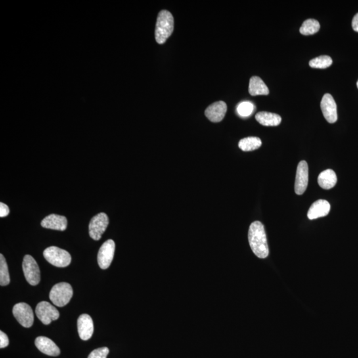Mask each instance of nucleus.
Returning a JSON list of instances; mask_svg holds the SVG:
<instances>
[{"instance_id":"f257e3e1","label":"nucleus","mask_w":358,"mask_h":358,"mask_svg":"<svg viewBox=\"0 0 358 358\" xmlns=\"http://www.w3.org/2000/svg\"><path fill=\"white\" fill-rule=\"evenodd\" d=\"M248 240L251 249L259 258L265 259L269 255L267 237L264 226L260 222L255 221L250 225Z\"/></svg>"},{"instance_id":"f03ea898","label":"nucleus","mask_w":358,"mask_h":358,"mask_svg":"<svg viewBox=\"0 0 358 358\" xmlns=\"http://www.w3.org/2000/svg\"><path fill=\"white\" fill-rule=\"evenodd\" d=\"M174 30V18L173 15L167 10L159 12L157 19L156 40L157 43L162 45L172 35Z\"/></svg>"},{"instance_id":"7ed1b4c3","label":"nucleus","mask_w":358,"mask_h":358,"mask_svg":"<svg viewBox=\"0 0 358 358\" xmlns=\"http://www.w3.org/2000/svg\"><path fill=\"white\" fill-rule=\"evenodd\" d=\"M72 286L68 282H59L53 287L50 292L49 299L56 307H62L68 304L72 299Z\"/></svg>"},{"instance_id":"20e7f679","label":"nucleus","mask_w":358,"mask_h":358,"mask_svg":"<svg viewBox=\"0 0 358 358\" xmlns=\"http://www.w3.org/2000/svg\"><path fill=\"white\" fill-rule=\"evenodd\" d=\"M43 255L48 262L57 267H67L71 262L70 253L58 247L51 246L45 249Z\"/></svg>"},{"instance_id":"39448f33","label":"nucleus","mask_w":358,"mask_h":358,"mask_svg":"<svg viewBox=\"0 0 358 358\" xmlns=\"http://www.w3.org/2000/svg\"><path fill=\"white\" fill-rule=\"evenodd\" d=\"M23 271L27 281L31 285L38 284L41 280V273L37 261L30 255H26L23 261Z\"/></svg>"},{"instance_id":"423d86ee","label":"nucleus","mask_w":358,"mask_h":358,"mask_svg":"<svg viewBox=\"0 0 358 358\" xmlns=\"http://www.w3.org/2000/svg\"><path fill=\"white\" fill-rule=\"evenodd\" d=\"M35 314L42 323L48 325L59 317V312L47 301H42L37 305Z\"/></svg>"},{"instance_id":"0eeeda50","label":"nucleus","mask_w":358,"mask_h":358,"mask_svg":"<svg viewBox=\"0 0 358 358\" xmlns=\"http://www.w3.org/2000/svg\"><path fill=\"white\" fill-rule=\"evenodd\" d=\"M13 315L19 323L25 328H30L34 322L32 309L25 303H18L13 308Z\"/></svg>"},{"instance_id":"6e6552de","label":"nucleus","mask_w":358,"mask_h":358,"mask_svg":"<svg viewBox=\"0 0 358 358\" xmlns=\"http://www.w3.org/2000/svg\"><path fill=\"white\" fill-rule=\"evenodd\" d=\"M109 225V219L106 213H98L91 219L89 224V235L94 240H99L106 231Z\"/></svg>"},{"instance_id":"1a4fd4ad","label":"nucleus","mask_w":358,"mask_h":358,"mask_svg":"<svg viewBox=\"0 0 358 358\" xmlns=\"http://www.w3.org/2000/svg\"><path fill=\"white\" fill-rule=\"evenodd\" d=\"M116 245L112 240H107L100 247L98 253V263L102 269H108L114 259Z\"/></svg>"},{"instance_id":"9d476101","label":"nucleus","mask_w":358,"mask_h":358,"mask_svg":"<svg viewBox=\"0 0 358 358\" xmlns=\"http://www.w3.org/2000/svg\"><path fill=\"white\" fill-rule=\"evenodd\" d=\"M309 183V167L305 161H301L297 167L295 179V191L298 195H302L307 189Z\"/></svg>"},{"instance_id":"9b49d317","label":"nucleus","mask_w":358,"mask_h":358,"mask_svg":"<svg viewBox=\"0 0 358 358\" xmlns=\"http://www.w3.org/2000/svg\"><path fill=\"white\" fill-rule=\"evenodd\" d=\"M320 107L326 121L330 123L336 122L338 119L337 105L331 94H324L320 103Z\"/></svg>"},{"instance_id":"f8f14e48","label":"nucleus","mask_w":358,"mask_h":358,"mask_svg":"<svg viewBox=\"0 0 358 358\" xmlns=\"http://www.w3.org/2000/svg\"><path fill=\"white\" fill-rule=\"evenodd\" d=\"M227 112V105L225 102H214L209 106L205 110V116L213 123L220 122L225 118Z\"/></svg>"},{"instance_id":"ddd939ff","label":"nucleus","mask_w":358,"mask_h":358,"mask_svg":"<svg viewBox=\"0 0 358 358\" xmlns=\"http://www.w3.org/2000/svg\"><path fill=\"white\" fill-rule=\"evenodd\" d=\"M78 332L80 338L83 340H88L93 336L94 332L93 320L91 316L83 314L80 316L78 321Z\"/></svg>"},{"instance_id":"4468645a","label":"nucleus","mask_w":358,"mask_h":358,"mask_svg":"<svg viewBox=\"0 0 358 358\" xmlns=\"http://www.w3.org/2000/svg\"><path fill=\"white\" fill-rule=\"evenodd\" d=\"M35 345L42 353L51 356H58L60 355L59 347L51 339L45 336L37 337L35 341Z\"/></svg>"},{"instance_id":"2eb2a0df","label":"nucleus","mask_w":358,"mask_h":358,"mask_svg":"<svg viewBox=\"0 0 358 358\" xmlns=\"http://www.w3.org/2000/svg\"><path fill=\"white\" fill-rule=\"evenodd\" d=\"M42 227L47 229L64 231L67 228V219L63 216L50 214L42 221Z\"/></svg>"},{"instance_id":"dca6fc26","label":"nucleus","mask_w":358,"mask_h":358,"mask_svg":"<svg viewBox=\"0 0 358 358\" xmlns=\"http://www.w3.org/2000/svg\"><path fill=\"white\" fill-rule=\"evenodd\" d=\"M330 203L325 200H318L314 202L309 208L307 217L310 220H315L324 217L329 213Z\"/></svg>"},{"instance_id":"f3484780","label":"nucleus","mask_w":358,"mask_h":358,"mask_svg":"<svg viewBox=\"0 0 358 358\" xmlns=\"http://www.w3.org/2000/svg\"><path fill=\"white\" fill-rule=\"evenodd\" d=\"M318 185L323 189L329 190L334 187L337 183V176L332 169L322 171L318 177Z\"/></svg>"},{"instance_id":"a211bd4d","label":"nucleus","mask_w":358,"mask_h":358,"mask_svg":"<svg viewBox=\"0 0 358 358\" xmlns=\"http://www.w3.org/2000/svg\"><path fill=\"white\" fill-rule=\"evenodd\" d=\"M255 119L264 126H277L281 122V117L279 115L267 112L257 113Z\"/></svg>"},{"instance_id":"6ab92c4d","label":"nucleus","mask_w":358,"mask_h":358,"mask_svg":"<svg viewBox=\"0 0 358 358\" xmlns=\"http://www.w3.org/2000/svg\"><path fill=\"white\" fill-rule=\"evenodd\" d=\"M249 93L253 96L268 95L269 91L262 79L258 77H252L249 85Z\"/></svg>"},{"instance_id":"aec40b11","label":"nucleus","mask_w":358,"mask_h":358,"mask_svg":"<svg viewBox=\"0 0 358 358\" xmlns=\"http://www.w3.org/2000/svg\"><path fill=\"white\" fill-rule=\"evenodd\" d=\"M261 144L262 142L259 137H248L241 139L238 146L244 152H252L260 148Z\"/></svg>"},{"instance_id":"412c9836","label":"nucleus","mask_w":358,"mask_h":358,"mask_svg":"<svg viewBox=\"0 0 358 358\" xmlns=\"http://www.w3.org/2000/svg\"><path fill=\"white\" fill-rule=\"evenodd\" d=\"M320 28L319 22L314 19L305 21L300 28V33L303 35H311L317 33Z\"/></svg>"},{"instance_id":"4be33fe9","label":"nucleus","mask_w":358,"mask_h":358,"mask_svg":"<svg viewBox=\"0 0 358 358\" xmlns=\"http://www.w3.org/2000/svg\"><path fill=\"white\" fill-rule=\"evenodd\" d=\"M332 59L329 56L322 55L310 60L309 66L314 68H326L332 65Z\"/></svg>"},{"instance_id":"5701e85b","label":"nucleus","mask_w":358,"mask_h":358,"mask_svg":"<svg viewBox=\"0 0 358 358\" xmlns=\"http://www.w3.org/2000/svg\"><path fill=\"white\" fill-rule=\"evenodd\" d=\"M10 282L7 262L3 254H0V285L6 286Z\"/></svg>"},{"instance_id":"b1692460","label":"nucleus","mask_w":358,"mask_h":358,"mask_svg":"<svg viewBox=\"0 0 358 358\" xmlns=\"http://www.w3.org/2000/svg\"><path fill=\"white\" fill-rule=\"evenodd\" d=\"M254 110V105L252 102L248 101L241 102L237 107L238 114L243 118L251 116Z\"/></svg>"},{"instance_id":"393cba45","label":"nucleus","mask_w":358,"mask_h":358,"mask_svg":"<svg viewBox=\"0 0 358 358\" xmlns=\"http://www.w3.org/2000/svg\"><path fill=\"white\" fill-rule=\"evenodd\" d=\"M109 351H110L107 347H100L92 351L88 358H106Z\"/></svg>"},{"instance_id":"a878e982","label":"nucleus","mask_w":358,"mask_h":358,"mask_svg":"<svg viewBox=\"0 0 358 358\" xmlns=\"http://www.w3.org/2000/svg\"><path fill=\"white\" fill-rule=\"evenodd\" d=\"M9 345V339L4 332L0 331V347L4 348Z\"/></svg>"},{"instance_id":"bb28decb","label":"nucleus","mask_w":358,"mask_h":358,"mask_svg":"<svg viewBox=\"0 0 358 358\" xmlns=\"http://www.w3.org/2000/svg\"><path fill=\"white\" fill-rule=\"evenodd\" d=\"M9 213V207L3 202L0 203V217L3 218L7 217Z\"/></svg>"},{"instance_id":"cd10ccee","label":"nucleus","mask_w":358,"mask_h":358,"mask_svg":"<svg viewBox=\"0 0 358 358\" xmlns=\"http://www.w3.org/2000/svg\"><path fill=\"white\" fill-rule=\"evenodd\" d=\"M351 26H352L353 30L358 32V13L353 17Z\"/></svg>"},{"instance_id":"c85d7f7f","label":"nucleus","mask_w":358,"mask_h":358,"mask_svg":"<svg viewBox=\"0 0 358 358\" xmlns=\"http://www.w3.org/2000/svg\"><path fill=\"white\" fill-rule=\"evenodd\" d=\"M356 85H357V89H358V81H357V82Z\"/></svg>"}]
</instances>
